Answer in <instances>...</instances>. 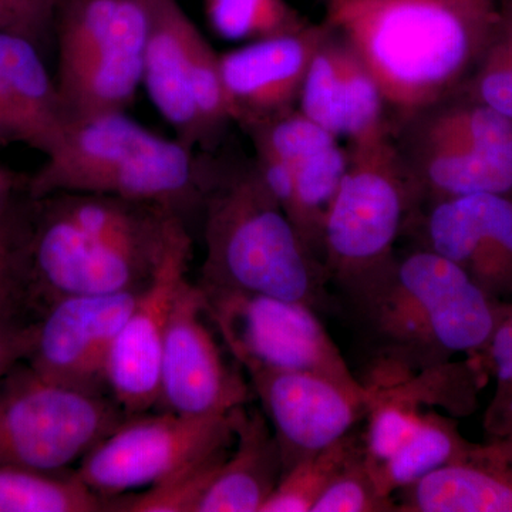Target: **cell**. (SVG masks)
Instances as JSON below:
<instances>
[{
	"label": "cell",
	"instance_id": "obj_9",
	"mask_svg": "<svg viewBox=\"0 0 512 512\" xmlns=\"http://www.w3.org/2000/svg\"><path fill=\"white\" fill-rule=\"evenodd\" d=\"M200 286L205 312L248 375L316 372L359 383L315 309L261 293Z\"/></svg>",
	"mask_w": 512,
	"mask_h": 512
},
{
	"label": "cell",
	"instance_id": "obj_25",
	"mask_svg": "<svg viewBox=\"0 0 512 512\" xmlns=\"http://www.w3.org/2000/svg\"><path fill=\"white\" fill-rule=\"evenodd\" d=\"M453 417L423 410L407 439L375 467H369L380 493L393 497L433 471L458 460L471 447Z\"/></svg>",
	"mask_w": 512,
	"mask_h": 512
},
{
	"label": "cell",
	"instance_id": "obj_11",
	"mask_svg": "<svg viewBox=\"0 0 512 512\" xmlns=\"http://www.w3.org/2000/svg\"><path fill=\"white\" fill-rule=\"evenodd\" d=\"M228 416L143 413L126 421L80 461L76 474L107 501L146 490L234 446Z\"/></svg>",
	"mask_w": 512,
	"mask_h": 512
},
{
	"label": "cell",
	"instance_id": "obj_31",
	"mask_svg": "<svg viewBox=\"0 0 512 512\" xmlns=\"http://www.w3.org/2000/svg\"><path fill=\"white\" fill-rule=\"evenodd\" d=\"M231 448L181 471L163 483L146 488L143 493L111 498L107 501V511L198 512L202 498Z\"/></svg>",
	"mask_w": 512,
	"mask_h": 512
},
{
	"label": "cell",
	"instance_id": "obj_26",
	"mask_svg": "<svg viewBox=\"0 0 512 512\" xmlns=\"http://www.w3.org/2000/svg\"><path fill=\"white\" fill-rule=\"evenodd\" d=\"M407 137L476 151L512 163V120L463 96L406 121Z\"/></svg>",
	"mask_w": 512,
	"mask_h": 512
},
{
	"label": "cell",
	"instance_id": "obj_24",
	"mask_svg": "<svg viewBox=\"0 0 512 512\" xmlns=\"http://www.w3.org/2000/svg\"><path fill=\"white\" fill-rule=\"evenodd\" d=\"M488 373L485 357L467 356L414 373L367 367L362 384L375 396L390 397L417 409L441 407L450 416L466 417L476 412L478 393Z\"/></svg>",
	"mask_w": 512,
	"mask_h": 512
},
{
	"label": "cell",
	"instance_id": "obj_27",
	"mask_svg": "<svg viewBox=\"0 0 512 512\" xmlns=\"http://www.w3.org/2000/svg\"><path fill=\"white\" fill-rule=\"evenodd\" d=\"M104 498L76 473L0 464V512H100Z\"/></svg>",
	"mask_w": 512,
	"mask_h": 512
},
{
	"label": "cell",
	"instance_id": "obj_39",
	"mask_svg": "<svg viewBox=\"0 0 512 512\" xmlns=\"http://www.w3.org/2000/svg\"><path fill=\"white\" fill-rule=\"evenodd\" d=\"M511 2H512V0H511Z\"/></svg>",
	"mask_w": 512,
	"mask_h": 512
},
{
	"label": "cell",
	"instance_id": "obj_30",
	"mask_svg": "<svg viewBox=\"0 0 512 512\" xmlns=\"http://www.w3.org/2000/svg\"><path fill=\"white\" fill-rule=\"evenodd\" d=\"M212 30L222 39L255 42L308 25L288 0H202Z\"/></svg>",
	"mask_w": 512,
	"mask_h": 512
},
{
	"label": "cell",
	"instance_id": "obj_15",
	"mask_svg": "<svg viewBox=\"0 0 512 512\" xmlns=\"http://www.w3.org/2000/svg\"><path fill=\"white\" fill-rule=\"evenodd\" d=\"M248 376L278 441L282 474L332 446L366 419L367 393L362 382L346 383L316 372Z\"/></svg>",
	"mask_w": 512,
	"mask_h": 512
},
{
	"label": "cell",
	"instance_id": "obj_20",
	"mask_svg": "<svg viewBox=\"0 0 512 512\" xmlns=\"http://www.w3.org/2000/svg\"><path fill=\"white\" fill-rule=\"evenodd\" d=\"M67 126L40 47L0 30V147L22 144L46 157L59 146Z\"/></svg>",
	"mask_w": 512,
	"mask_h": 512
},
{
	"label": "cell",
	"instance_id": "obj_35",
	"mask_svg": "<svg viewBox=\"0 0 512 512\" xmlns=\"http://www.w3.org/2000/svg\"><path fill=\"white\" fill-rule=\"evenodd\" d=\"M59 0H0V30L32 40L42 49L55 30Z\"/></svg>",
	"mask_w": 512,
	"mask_h": 512
},
{
	"label": "cell",
	"instance_id": "obj_23",
	"mask_svg": "<svg viewBox=\"0 0 512 512\" xmlns=\"http://www.w3.org/2000/svg\"><path fill=\"white\" fill-rule=\"evenodd\" d=\"M399 148L421 205L474 194H512V163L476 151L407 137Z\"/></svg>",
	"mask_w": 512,
	"mask_h": 512
},
{
	"label": "cell",
	"instance_id": "obj_21",
	"mask_svg": "<svg viewBox=\"0 0 512 512\" xmlns=\"http://www.w3.org/2000/svg\"><path fill=\"white\" fill-rule=\"evenodd\" d=\"M399 494V512H512V443H473Z\"/></svg>",
	"mask_w": 512,
	"mask_h": 512
},
{
	"label": "cell",
	"instance_id": "obj_36",
	"mask_svg": "<svg viewBox=\"0 0 512 512\" xmlns=\"http://www.w3.org/2000/svg\"><path fill=\"white\" fill-rule=\"evenodd\" d=\"M36 338V322L0 320V380L26 362Z\"/></svg>",
	"mask_w": 512,
	"mask_h": 512
},
{
	"label": "cell",
	"instance_id": "obj_14",
	"mask_svg": "<svg viewBox=\"0 0 512 512\" xmlns=\"http://www.w3.org/2000/svg\"><path fill=\"white\" fill-rule=\"evenodd\" d=\"M192 239L180 221L156 274L121 326L109 360L111 397L127 416L148 413L160 399L161 357L175 298L188 279Z\"/></svg>",
	"mask_w": 512,
	"mask_h": 512
},
{
	"label": "cell",
	"instance_id": "obj_18",
	"mask_svg": "<svg viewBox=\"0 0 512 512\" xmlns=\"http://www.w3.org/2000/svg\"><path fill=\"white\" fill-rule=\"evenodd\" d=\"M254 146L281 158L293 178L291 221L323 262V227L348 168V148L298 109L252 127Z\"/></svg>",
	"mask_w": 512,
	"mask_h": 512
},
{
	"label": "cell",
	"instance_id": "obj_4",
	"mask_svg": "<svg viewBox=\"0 0 512 512\" xmlns=\"http://www.w3.org/2000/svg\"><path fill=\"white\" fill-rule=\"evenodd\" d=\"M204 207L201 285L301 302L315 311L326 305L325 264L266 190L254 164L218 168Z\"/></svg>",
	"mask_w": 512,
	"mask_h": 512
},
{
	"label": "cell",
	"instance_id": "obj_10",
	"mask_svg": "<svg viewBox=\"0 0 512 512\" xmlns=\"http://www.w3.org/2000/svg\"><path fill=\"white\" fill-rule=\"evenodd\" d=\"M143 86L177 138L212 146L232 123L215 52L178 0H153Z\"/></svg>",
	"mask_w": 512,
	"mask_h": 512
},
{
	"label": "cell",
	"instance_id": "obj_29",
	"mask_svg": "<svg viewBox=\"0 0 512 512\" xmlns=\"http://www.w3.org/2000/svg\"><path fill=\"white\" fill-rule=\"evenodd\" d=\"M363 448V434L353 429L332 446L303 458L282 474L261 512H311L330 481Z\"/></svg>",
	"mask_w": 512,
	"mask_h": 512
},
{
	"label": "cell",
	"instance_id": "obj_38",
	"mask_svg": "<svg viewBox=\"0 0 512 512\" xmlns=\"http://www.w3.org/2000/svg\"><path fill=\"white\" fill-rule=\"evenodd\" d=\"M498 35L504 40L512 56V2L504 0L500 6V25H498Z\"/></svg>",
	"mask_w": 512,
	"mask_h": 512
},
{
	"label": "cell",
	"instance_id": "obj_6",
	"mask_svg": "<svg viewBox=\"0 0 512 512\" xmlns=\"http://www.w3.org/2000/svg\"><path fill=\"white\" fill-rule=\"evenodd\" d=\"M151 19L153 0H59L55 82L69 123L130 107Z\"/></svg>",
	"mask_w": 512,
	"mask_h": 512
},
{
	"label": "cell",
	"instance_id": "obj_37",
	"mask_svg": "<svg viewBox=\"0 0 512 512\" xmlns=\"http://www.w3.org/2000/svg\"><path fill=\"white\" fill-rule=\"evenodd\" d=\"M28 181L29 177H23L5 165H0V211L26 194Z\"/></svg>",
	"mask_w": 512,
	"mask_h": 512
},
{
	"label": "cell",
	"instance_id": "obj_8",
	"mask_svg": "<svg viewBox=\"0 0 512 512\" xmlns=\"http://www.w3.org/2000/svg\"><path fill=\"white\" fill-rule=\"evenodd\" d=\"M128 417L110 394L50 382L20 363L0 380V464L64 471Z\"/></svg>",
	"mask_w": 512,
	"mask_h": 512
},
{
	"label": "cell",
	"instance_id": "obj_19",
	"mask_svg": "<svg viewBox=\"0 0 512 512\" xmlns=\"http://www.w3.org/2000/svg\"><path fill=\"white\" fill-rule=\"evenodd\" d=\"M298 110L348 143L392 130L375 77L348 40L329 25L309 64Z\"/></svg>",
	"mask_w": 512,
	"mask_h": 512
},
{
	"label": "cell",
	"instance_id": "obj_17",
	"mask_svg": "<svg viewBox=\"0 0 512 512\" xmlns=\"http://www.w3.org/2000/svg\"><path fill=\"white\" fill-rule=\"evenodd\" d=\"M328 23L245 43L221 53L222 84L232 123L245 131L298 109L309 64Z\"/></svg>",
	"mask_w": 512,
	"mask_h": 512
},
{
	"label": "cell",
	"instance_id": "obj_5",
	"mask_svg": "<svg viewBox=\"0 0 512 512\" xmlns=\"http://www.w3.org/2000/svg\"><path fill=\"white\" fill-rule=\"evenodd\" d=\"M183 141L153 133L126 111L97 114L67 126L59 146L28 181L40 200L57 192H87L147 202L177 212L202 202L217 168Z\"/></svg>",
	"mask_w": 512,
	"mask_h": 512
},
{
	"label": "cell",
	"instance_id": "obj_32",
	"mask_svg": "<svg viewBox=\"0 0 512 512\" xmlns=\"http://www.w3.org/2000/svg\"><path fill=\"white\" fill-rule=\"evenodd\" d=\"M485 360L495 379L494 394L484 413L485 437L512 443V299L503 302Z\"/></svg>",
	"mask_w": 512,
	"mask_h": 512
},
{
	"label": "cell",
	"instance_id": "obj_7",
	"mask_svg": "<svg viewBox=\"0 0 512 512\" xmlns=\"http://www.w3.org/2000/svg\"><path fill=\"white\" fill-rule=\"evenodd\" d=\"M348 168L323 227V264L343 292L386 265L419 208L392 130L348 146Z\"/></svg>",
	"mask_w": 512,
	"mask_h": 512
},
{
	"label": "cell",
	"instance_id": "obj_16",
	"mask_svg": "<svg viewBox=\"0 0 512 512\" xmlns=\"http://www.w3.org/2000/svg\"><path fill=\"white\" fill-rule=\"evenodd\" d=\"M410 222L421 231L420 248L460 266L493 298L512 299V194L431 202Z\"/></svg>",
	"mask_w": 512,
	"mask_h": 512
},
{
	"label": "cell",
	"instance_id": "obj_1",
	"mask_svg": "<svg viewBox=\"0 0 512 512\" xmlns=\"http://www.w3.org/2000/svg\"><path fill=\"white\" fill-rule=\"evenodd\" d=\"M403 123L460 94L500 23L495 0H323Z\"/></svg>",
	"mask_w": 512,
	"mask_h": 512
},
{
	"label": "cell",
	"instance_id": "obj_22",
	"mask_svg": "<svg viewBox=\"0 0 512 512\" xmlns=\"http://www.w3.org/2000/svg\"><path fill=\"white\" fill-rule=\"evenodd\" d=\"M247 406L234 410V446L198 512H261L281 480L284 468L274 430L265 414Z\"/></svg>",
	"mask_w": 512,
	"mask_h": 512
},
{
	"label": "cell",
	"instance_id": "obj_13",
	"mask_svg": "<svg viewBox=\"0 0 512 512\" xmlns=\"http://www.w3.org/2000/svg\"><path fill=\"white\" fill-rule=\"evenodd\" d=\"M140 292L56 299L36 322L35 343L26 363L50 382L110 394L111 350Z\"/></svg>",
	"mask_w": 512,
	"mask_h": 512
},
{
	"label": "cell",
	"instance_id": "obj_12",
	"mask_svg": "<svg viewBox=\"0 0 512 512\" xmlns=\"http://www.w3.org/2000/svg\"><path fill=\"white\" fill-rule=\"evenodd\" d=\"M205 318L201 288L187 279L175 298L161 357L157 406L164 412L228 416L251 402V387L228 365Z\"/></svg>",
	"mask_w": 512,
	"mask_h": 512
},
{
	"label": "cell",
	"instance_id": "obj_2",
	"mask_svg": "<svg viewBox=\"0 0 512 512\" xmlns=\"http://www.w3.org/2000/svg\"><path fill=\"white\" fill-rule=\"evenodd\" d=\"M369 367L420 372L457 355L485 357L503 302L429 249L393 258L345 292Z\"/></svg>",
	"mask_w": 512,
	"mask_h": 512
},
{
	"label": "cell",
	"instance_id": "obj_34",
	"mask_svg": "<svg viewBox=\"0 0 512 512\" xmlns=\"http://www.w3.org/2000/svg\"><path fill=\"white\" fill-rule=\"evenodd\" d=\"M458 96L512 120V56L498 29Z\"/></svg>",
	"mask_w": 512,
	"mask_h": 512
},
{
	"label": "cell",
	"instance_id": "obj_33",
	"mask_svg": "<svg viewBox=\"0 0 512 512\" xmlns=\"http://www.w3.org/2000/svg\"><path fill=\"white\" fill-rule=\"evenodd\" d=\"M311 512H399V505L376 487L363 448L330 481Z\"/></svg>",
	"mask_w": 512,
	"mask_h": 512
},
{
	"label": "cell",
	"instance_id": "obj_28",
	"mask_svg": "<svg viewBox=\"0 0 512 512\" xmlns=\"http://www.w3.org/2000/svg\"><path fill=\"white\" fill-rule=\"evenodd\" d=\"M33 200L18 198L0 211V320L22 319L35 302L32 285Z\"/></svg>",
	"mask_w": 512,
	"mask_h": 512
},
{
	"label": "cell",
	"instance_id": "obj_3",
	"mask_svg": "<svg viewBox=\"0 0 512 512\" xmlns=\"http://www.w3.org/2000/svg\"><path fill=\"white\" fill-rule=\"evenodd\" d=\"M180 214L87 192L33 200L32 285L45 309L74 295L140 292L156 274Z\"/></svg>",
	"mask_w": 512,
	"mask_h": 512
}]
</instances>
